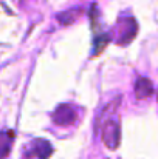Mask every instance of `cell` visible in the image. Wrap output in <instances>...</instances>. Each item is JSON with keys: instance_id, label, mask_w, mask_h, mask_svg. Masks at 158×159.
Instances as JSON below:
<instances>
[{"instance_id": "cell-1", "label": "cell", "mask_w": 158, "mask_h": 159, "mask_svg": "<svg viewBox=\"0 0 158 159\" xmlns=\"http://www.w3.org/2000/svg\"><path fill=\"white\" fill-rule=\"evenodd\" d=\"M138 33V25L133 17H122L116 23V43L127 45L130 43Z\"/></svg>"}, {"instance_id": "cell-6", "label": "cell", "mask_w": 158, "mask_h": 159, "mask_svg": "<svg viewBox=\"0 0 158 159\" xmlns=\"http://www.w3.org/2000/svg\"><path fill=\"white\" fill-rule=\"evenodd\" d=\"M12 141H14V131L11 130L0 131V159H5L9 155Z\"/></svg>"}, {"instance_id": "cell-7", "label": "cell", "mask_w": 158, "mask_h": 159, "mask_svg": "<svg viewBox=\"0 0 158 159\" xmlns=\"http://www.w3.org/2000/svg\"><path fill=\"white\" fill-rule=\"evenodd\" d=\"M82 14H84V9H82V8H74V9H70V11H65V12L59 14V20H60L64 25H68V23L78 20Z\"/></svg>"}, {"instance_id": "cell-4", "label": "cell", "mask_w": 158, "mask_h": 159, "mask_svg": "<svg viewBox=\"0 0 158 159\" xmlns=\"http://www.w3.org/2000/svg\"><path fill=\"white\" fill-rule=\"evenodd\" d=\"M53 148L51 144L45 139H36L31 142L26 152V158H37V159H47L51 155Z\"/></svg>"}, {"instance_id": "cell-9", "label": "cell", "mask_w": 158, "mask_h": 159, "mask_svg": "<svg viewBox=\"0 0 158 159\" xmlns=\"http://www.w3.org/2000/svg\"><path fill=\"white\" fill-rule=\"evenodd\" d=\"M157 98H158V96H157Z\"/></svg>"}, {"instance_id": "cell-5", "label": "cell", "mask_w": 158, "mask_h": 159, "mask_svg": "<svg viewBox=\"0 0 158 159\" xmlns=\"http://www.w3.org/2000/svg\"><path fill=\"white\" fill-rule=\"evenodd\" d=\"M154 93V85L147 77H140L135 84V96L136 99H146L152 96Z\"/></svg>"}, {"instance_id": "cell-2", "label": "cell", "mask_w": 158, "mask_h": 159, "mask_svg": "<svg viewBox=\"0 0 158 159\" xmlns=\"http://www.w3.org/2000/svg\"><path fill=\"white\" fill-rule=\"evenodd\" d=\"M53 120L56 125L70 127L78 120V108L71 104H62L53 113Z\"/></svg>"}, {"instance_id": "cell-3", "label": "cell", "mask_w": 158, "mask_h": 159, "mask_svg": "<svg viewBox=\"0 0 158 159\" xmlns=\"http://www.w3.org/2000/svg\"><path fill=\"white\" fill-rule=\"evenodd\" d=\"M121 141V130H119V124L115 119H108L103 127V142L105 144L107 148L115 150L118 148Z\"/></svg>"}, {"instance_id": "cell-8", "label": "cell", "mask_w": 158, "mask_h": 159, "mask_svg": "<svg viewBox=\"0 0 158 159\" xmlns=\"http://www.w3.org/2000/svg\"><path fill=\"white\" fill-rule=\"evenodd\" d=\"M110 34H99L95 37V54H99L110 42Z\"/></svg>"}]
</instances>
